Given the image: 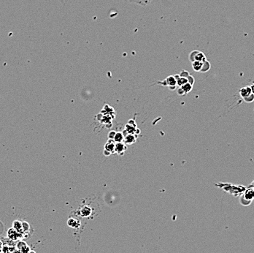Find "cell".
Wrapping results in <instances>:
<instances>
[{
    "label": "cell",
    "mask_w": 254,
    "mask_h": 253,
    "mask_svg": "<svg viewBox=\"0 0 254 253\" xmlns=\"http://www.w3.org/2000/svg\"><path fill=\"white\" fill-rule=\"evenodd\" d=\"M115 133H116V132H114V131H112V132H109V135H108V138H109V139L113 140L114 137H115Z\"/></svg>",
    "instance_id": "7402d4cb"
},
{
    "label": "cell",
    "mask_w": 254,
    "mask_h": 253,
    "mask_svg": "<svg viewBox=\"0 0 254 253\" xmlns=\"http://www.w3.org/2000/svg\"><path fill=\"white\" fill-rule=\"evenodd\" d=\"M244 100H245L246 103H252L253 101H254V94L252 93L250 96L248 97L247 98H245V99H244Z\"/></svg>",
    "instance_id": "d6986e66"
},
{
    "label": "cell",
    "mask_w": 254,
    "mask_h": 253,
    "mask_svg": "<svg viewBox=\"0 0 254 253\" xmlns=\"http://www.w3.org/2000/svg\"><path fill=\"white\" fill-rule=\"evenodd\" d=\"M192 86H193V85L191 84L190 83L188 82L185 84L182 85V86H181V89H182V91H184V93H185V94H187V93L190 92L191 90L192 89Z\"/></svg>",
    "instance_id": "9a60e30c"
},
{
    "label": "cell",
    "mask_w": 254,
    "mask_h": 253,
    "mask_svg": "<svg viewBox=\"0 0 254 253\" xmlns=\"http://www.w3.org/2000/svg\"><path fill=\"white\" fill-rule=\"evenodd\" d=\"M239 92H240V97H241L243 100L247 98L252 94V91L250 86H244V87H242L241 89H240V91H239Z\"/></svg>",
    "instance_id": "3957f363"
},
{
    "label": "cell",
    "mask_w": 254,
    "mask_h": 253,
    "mask_svg": "<svg viewBox=\"0 0 254 253\" xmlns=\"http://www.w3.org/2000/svg\"><path fill=\"white\" fill-rule=\"evenodd\" d=\"M19 251L21 253H29V251H30V248L28 247L27 245H26V246H24V247L21 248V249H20Z\"/></svg>",
    "instance_id": "ffe728a7"
},
{
    "label": "cell",
    "mask_w": 254,
    "mask_h": 253,
    "mask_svg": "<svg viewBox=\"0 0 254 253\" xmlns=\"http://www.w3.org/2000/svg\"></svg>",
    "instance_id": "83f0119b"
},
{
    "label": "cell",
    "mask_w": 254,
    "mask_h": 253,
    "mask_svg": "<svg viewBox=\"0 0 254 253\" xmlns=\"http://www.w3.org/2000/svg\"><path fill=\"white\" fill-rule=\"evenodd\" d=\"M115 141L113 140L109 139V141L106 143L105 146H104V151H107L109 153V154H114L115 153Z\"/></svg>",
    "instance_id": "7a4b0ae2"
},
{
    "label": "cell",
    "mask_w": 254,
    "mask_h": 253,
    "mask_svg": "<svg viewBox=\"0 0 254 253\" xmlns=\"http://www.w3.org/2000/svg\"><path fill=\"white\" fill-rule=\"evenodd\" d=\"M7 236L10 239H12L13 241H16L18 239H19L20 238H22L23 234L21 233L18 232L16 229H14L13 228H11L8 230L7 231Z\"/></svg>",
    "instance_id": "6da1fadb"
},
{
    "label": "cell",
    "mask_w": 254,
    "mask_h": 253,
    "mask_svg": "<svg viewBox=\"0 0 254 253\" xmlns=\"http://www.w3.org/2000/svg\"><path fill=\"white\" fill-rule=\"evenodd\" d=\"M191 54L194 55V58L192 61H201V62H205V61H207L205 54H204L203 53L199 52V51H194V52H192Z\"/></svg>",
    "instance_id": "277c9868"
},
{
    "label": "cell",
    "mask_w": 254,
    "mask_h": 253,
    "mask_svg": "<svg viewBox=\"0 0 254 253\" xmlns=\"http://www.w3.org/2000/svg\"><path fill=\"white\" fill-rule=\"evenodd\" d=\"M29 253H36L35 252H34V251H32V250H30L29 252Z\"/></svg>",
    "instance_id": "4316f807"
},
{
    "label": "cell",
    "mask_w": 254,
    "mask_h": 253,
    "mask_svg": "<svg viewBox=\"0 0 254 253\" xmlns=\"http://www.w3.org/2000/svg\"><path fill=\"white\" fill-rule=\"evenodd\" d=\"M12 253H21V252H20L19 250H18V249H17V250H15V251H13V252H12Z\"/></svg>",
    "instance_id": "484cf974"
},
{
    "label": "cell",
    "mask_w": 254,
    "mask_h": 253,
    "mask_svg": "<svg viewBox=\"0 0 254 253\" xmlns=\"http://www.w3.org/2000/svg\"><path fill=\"white\" fill-rule=\"evenodd\" d=\"M13 228L14 229H16L18 232L21 233V234H24V232L22 229V222H20L19 220H15L13 222Z\"/></svg>",
    "instance_id": "30bf717a"
},
{
    "label": "cell",
    "mask_w": 254,
    "mask_h": 253,
    "mask_svg": "<svg viewBox=\"0 0 254 253\" xmlns=\"http://www.w3.org/2000/svg\"><path fill=\"white\" fill-rule=\"evenodd\" d=\"M250 89H251L252 93H253V94H254V84H251V86H250Z\"/></svg>",
    "instance_id": "cb8c5ba5"
},
{
    "label": "cell",
    "mask_w": 254,
    "mask_h": 253,
    "mask_svg": "<svg viewBox=\"0 0 254 253\" xmlns=\"http://www.w3.org/2000/svg\"><path fill=\"white\" fill-rule=\"evenodd\" d=\"M91 209L87 206H85L81 209L80 215L83 217H86L91 214Z\"/></svg>",
    "instance_id": "8fae6325"
},
{
    "label": "cell",
    "mask_w": 254,
    "mask_h": 253,
    "mask_svg": "<svg viewBox=\"0 0 254 253\" xmlns=\"http://www.w3.org/2000/svg\"><path fill=\"white\" fill-rule=\"evenodd\" d=\"M124 135H123V133L121 132L115 133V135L113 138V141H115V143H121L122 141H124Z\"/></svg>",
    "instance_id": "5bb4252c"
},
{
    "label": "cell",
    "mask_w": 254,
    "mask_h": 253,
    "mask_svg": "<svg viewBox=\"0 0 254 253\" xmlns=\"http://www.w3.org/2000/svg\"><path fill=\"white\" fill-rule=\"evenodd\" d=\"M29 224L27 222H22V229L23 231H24V232L25 233L26 231H29Z\"/></svg>",
    "instance_id": "ac0fdd59"
},
{
    "label": "cell",
    "mask_w": 254,
    "mask_h": 253,
    "mask_svg": "<svg viewBox=\"0 0 254 253\" xmlns=\"http://www.w3.org/2000/svg\"><path fill=\"white\" fill-rule=\"evenodd\" d=\"M243 198L248 201H251L252 200L254 199V187H250L246 189L244 193Z\"/></svg>",
    "instance_id": "5b68a950"
},
{
    "label": "cell",
    "mask_w": 254,
    "mask_h": 253,
    "mask_svg": "<svg viewBox=\"0 0 254 253\" xmlns=\"http://www.w3.org/2000/svg\"><path fill=\"white\" fill-rule=\"evenodd\" d=\"M210 64L207 61H205V62H203V66H202V70H201L200 72L202 73H205L207 72V71H208L209 70H210Z\"/></svg>",
    "instance_id": "e0dca14e"
},
{
    "label": "cell",
    "mask_w": 254,
    "mask_h": 253,
    "mask_svg": "<svg viewBox=\"0 0 254 253\" xmlns=\"http://www.w3.org/2000/svg\"><path fill=\"white\" fill-rule=\"evenodd\" d=\"M26 245H27V244H26V243L24 242V241H19V242H18V244H17L18 249V250H20V249H21V248L24 247V246H26Z\"/></svg>",
    "instance_id": "44dd1931"
},
{
    "label": "cell",
    "mask_w": 254,
    "mask_h": 253,
    "mask_svg": "<svg viewBox=\"0 0 254 253\" xmlns=\"http://www.w3.org/2000/svg\"><path fill=\"white\" fill-rule=\"evenodd\" d=\"M126 149H127V147H126L125 144H124V143H122V142L117 143V144H115V152L118 153V154H121V155H122V154H124Z\"/></svg>",
    "instance_id": "8992f818"
},
{
    "label": "cell",
    "mask_w": 254,
    "mask_h": 253,
    "mask_svg": "<svg viewBox=\"0 0 254 253\" xmlns=\"http://www.w3.org/2000/svg\"><path fill=\"white\" fill-rule=\"evenodd\" d=\"M2 248H3V245H2V244H1V241H0V252H1V251H2Z\"/></svg>",
    "instance_id": "d4e9b609"
},
{
    "label": "cell",
    "mask_w": 254,
    "mask_h": 253,
    "mask_svg": "<svg viewBox=\"0 0 254 253\" xmlns=\"http://www.w3.org/2000/svg\"><path fill=\"white\" fill-rule=\"evenodd\" d=\"M136 141V136L134 134H128L124 137V142L125 144L131 145Z\"/></svg>",
    "instance_id": "52a82bcc"
},
{
    "label": "cell",
    "mask_w": 254,
    "mask_h": 253,
    "mask_svg": "<svg viewBox=\"0 0 254 253\" xmlns=\"http://www.w3.org/2000/svg\"><path fill=\"white\" fill-rule=\"evenodd\" d=\"M67 225L69 227L73 228H77L80 225V222L78 219H76L74 218H70V219H68Z\"/></svg>",
    "instance_id": "ba28073f"
},
{
    "label": "cell",
    "mask_w": 254,
    "mask_h": 253,
    "mask_svg": "<svg viewBox=\"0 0 254 253\" xmlns=\"http://www.w3.org/2000/svg\"><path fill=\"white\" fill-rule=\"evenodd\" d=\"M165 82L167 86H169V87L172 86V89H174V88L175 87V85L177 84V81H176L175 76H169V77L165 80Z\"/></svg>",
    "instance_id": "9c48e42d"
},
{
    "label": "cell",
    "mask_w": 254,
    "mask_h": 253,
    "mask_svg": "<svg viewBox=\"0 0 254 253\" xmlns=\"http://www.w3.org/2000/svg\"><path fill=\"white\" fill-rule=\"evenodd\" d=\"M125 130L126 132H128V134H134V133H135V127L132 125H131V124H128L126 126Z\"/></svg>",
    "instance_id": "2e32d148"
},
{
    "label": "cell",
    "mask_w": 254,
    "mask_h": 253,
    "mask_svg": "<svg viewBox=\"0 0 254 253\" xmlns=\"http://www.w3.org/2000/svg\"><path fill=\"white\" fill-rule=\"evenodd\" d=\"M175 78L176 79V81H177V84L180 86H182V85L188 83V79L185 77H181V76H180V77L179 78L178 76H175Z\"/></svg>",
    "instance_id": "4fadbf2b"
},
{
    "label": "cell",
    "mask_w": 254,
    "mask_h": 253,
    "mask_svg": "<svg viewBox=\"0 0 254 253\" xmlns=\"http://www.w3.org/2000/svg\"><path fill=\"white\" fill-rule=\"evenodd\" d=\"M177 93H178V94H180V95H184L185 94V93H184V91H182V89L181 88H180V89H178V91H177Z\"/></svg>",
    "instance_id": "603a6c76"
},
{
    "label": "cell",
    "mask_w": 254,
    "mask_h": 253,
    "mask_svg": "<svg viewBox=\"0 0 254 253\" xmlns=\"http://www.w3.org/2000/svg\"><path fill=\"white\" fill-rule=\"evenodd\" d=\"M202 66H203V62H201L199 61H192V67H193V69L196 72H199L201 71L202 70Z\"/></svg>",
    "instance_id": "7c38bea8"
}]
</instances>
